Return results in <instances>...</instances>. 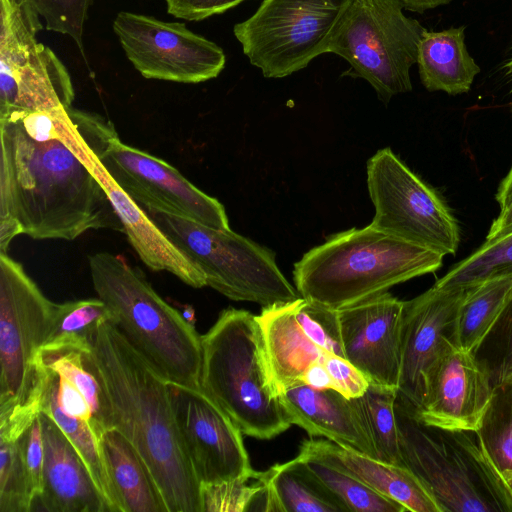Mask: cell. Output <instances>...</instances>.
<instances>
[{
    "mask_svg": "<svg viewBox=\"0 0 512 512\" xmlns=\"http://www.w3.org/2000/svg\"><path fill=\"white\" fill-rule=\"evenodd\" d=\"M98 443L118 512H168L148 466L121 432L107 429Z\"/></svg>",
    "mask_w": 512,
    "mask_h": 512,
    "instance_id": "cb8c5ba5",
    "label": "cell"
},
{
    "mask_svg": "<svg viewBox=\"0 0 512 512\" xmlns=\"http://www.w3.org/2000/svg\"><path fill=\"white\" fill-rule=\"evenodd\" d=\"M417 65L428 91L450 95L467 93L480 72L465 45V26L425 30L418 46Z\"/></svg>",
    "mask_w": 512,
    "mask_h": 512,
    "instance_id": "d4e9b609",
    "label": "cell"
},
{
    "mask_svg": "<svg viewBox=\"0 0 512 512\" xmlns=\"http://www.w3.org/2000/svg\"><path fill=\"white\" fill-rule=\"evenodd\" d=\"M18 438L0 437V512H31L33 507Z\"/></svg>",
    "mask_w": 512,
    "mask_h": 512,
    "instance_id": "8d00e7d4",
    "label": "cell"
},
{
    "mask_svg": "<svg viewBox=\"0 0 512 512\" xmlns=\"http://www.w3.org/2000/svg\"><path fill=\"white\" fill-rule=\"evenodd\" d=\"M245 0H165L167 12L179 19L201 21L224 13Z\"/></svg>",
    "mask_w": 512,
    "mask_h": 512,
    "instance_id": "b9f144b4",
    "label": "cell"
},
{
    "mask_svg": "<svg viewBox=\"0 0 512 512\" xmlns=\"http://www.w3.org/2000/svg\"><path fill=\"white\" fill-rule=\"evenodd\" d=\"M272 512H342L346 509L294 459L264 471Z\"/></svg>",
    "mask_w": 512,
    "mask_h": 512,
    "instance_id": "83f0119b",
    "label": "cell"
},
{
    "mask_svg": "<svg viewBox=\"0 0 512 512\" xmlns=\"http://www.w3.org/2000/svg\"><path fill=\"white\" fill-rule=\"evenodd\" d=\"M403 9L423 13L438 6L449 4L452 0H397Z\"/></svg>",
    "mask_w": 512,
    "mask_h": 512,
    "instance_id": "bcb514c9",
    "label": "cell"
},
{
    "mask_svg": "<svg viewBox=\"0 0 512 512\" xmlns=\"http://www.w3.org/2000/svg\"><path fill=\"white\" fill-rule=\"evenodd\" d=\"M100 160L141 207L184 217L217 229H230L224 206L177 169L145 151L114 138Z\"/></svg>",
    "mask_w": 512,
    "mask_h": 512,
    "instance_id": "5bb4252c",
    "label": "cell"
},
{
    "mask_svg": "<svg viewBox=\"0 0 512 512\" xmlns=\"http://www.w3.org/2000/svg\"><path fill=\"white\" fill-rule=\"evenodd\" d=\"M475 434L489 464L512 495V376L493 386Z\"/></svg>",
    "mask_w": 512,
    "mask_h": 512,
    "instance_id": "f1b7e54d",
    "label": "cell"
},
{
    "mask_svg": "<svg viewBox=\"0 0 512 512\" xmlns=\"http://www.w3.org/2000/svg\"><path fill=\"white\" fill-rule=\"evenodd\" d=\"M37 375L34 387L25 402L37 405L38 412L49 415L75 446L89 468L110 512H118L115 497L102 461L99 443L88 422L69 416L57 400V374L35 364ZM24 405V404H23Z\"/></svg>",
    "mask_w": 512,
    "mask_h": 512,
    "instance_id": "484cf974",
    "label": "cell"
},
{
    "mask_svg": "<svg viewBox=\"0 0 512 512\" xmlns=\"http://www.w3.org/2000/svg\"><path fill=\"white\" fill-rule=\"evenodd\" d=\"M202 512H272L264 471L219 483L201 484Z\"/></svg>",
    "mask_w": 512,
    "mask_h": 512,
    "instance_id": "836d02e7",
    "label": "cell"
},
{
    "mask_svg": "<svg viewBox=\"0 0 512 512\" xmlns=\"http://www.w3.org/2000/svg\"><path fill=\"white\" fill-rule=\"evenodd\" d=\"M395 413L403 464L441 512H512V495L474 431L427 426L398 396Z\"/></svg>",
    "mask_w": 512,
    "mask_h": 512,
    "instance_id": "8992f818",
    "label": "cell"
},
{
    "mask_svg": "<svg viewBox=\"0 0 512 512\" xmlns=\"http://www.w3.org/2000/svg\"><path fill=\"white\" fill-rule=\"evenodd\" d=\"M443 257L369 224L331 235L306 252L294 264L293 278L301 297L339 310L435 272Z\"/></svg>",
    "mask_w": 512,
    "mask_h": 512,
    "instance_id": "3957f363",
    "label": "cell"
},
{
    "mask_svg": "<svg viewBox=\"0 0 512 512\" xmlns=\"http://www.w3.org/2000/svg\"><path fill=\"white\" fill-rule=\"evenodd\" d=\"M403 307L385 292L337 310L344 357L370 384L398 390Z\"/></svg>",
    "mask_w": 512,
    "mask_h": 512,
    "instance_id": "ac0fdd59",
    "label": "cell"
},
{
    "mask_svg": "<svg viewBox=\"0 0 512 512\" xmlns=\"http://www.w3.org/2000/svg\"><path fill=\"white\" fill-rule=\"evenodd\" d=\"M311 476L346 511L407 512L406 508L374 491L353 476L316 459L297 455Z\"/></svg>",
    "mask_w": 512,
    "mask_h": 512,
    "instance_id": "1f68e13d",
    "label": "cell"
},
{
    "mask_svg": "<svg viewBox=\"0 0 512 512\" xmlns=\"http://www.w3.org/2000/svg\"><path fill=\"white\" fill-rule=\"evenodd\" d=\"M279 399L291 424L314 436H323L376 458L363 419L353 399L334 389L318 390L298 383Z\"/></svg>",
    "mask_w": 512,
    "mask_h": 512,
    "instance_id": "7402d4cb",
    "label": "cell"
},
{
    "mask_svg": "<svg viewBox=\"0 0 512 512\" xmlns=\"http://www.w3.org/2000/svg\"><path fill=\"white\" fill-rule=\"evenodd\" d=\"M93 288L130 345L169 383L200 388L201 335L121 256L89 257Z\"/></svg>",
    "mask_w": 512,
    "mask_h": 512,
    "instance_id": "277c9868",
    "label": "cell"
},
{
    "mask_svg": "<svg viewBox=\"0 0 512 512\" xmlns=\"http://www.w3.org/2000/svg\"><path fill=\"white\" fill-rule=\"evenodd\" d=\"M201 390L240 431L272 439L292 424L276 393L257 316L227 308L203 335Z\"/></svg>",
    "mask_w": 512,
    "mask_h": 512,
    "instance_id": "5b68a950",
    "label": "cell"
},
{
    "mask_svg": "<svg viewBox=\"0 0 512 512\" xmlns=\"http://www.w3.org/2000/svg\"><path fill=\"white\" fill-rule=\"evenodd\" d=\"M499 277H512V231L486 240L434 285L444 289L468 288Z\"/></svg>",
    "mask_w": 512,
    "mask_h": 512,
    "instance_id": "d6a6232c",
    "label": "cell"
},
{
    "mask_svg": "<svg viewBox=\"0 0 512 512\" xmlns=\"http://www.w3.org/2000/svg\"><path fill=\"white\" fill-rule=\"evenodd\" d=\"M55 305L19 262L0 252V415L27 401Z\"/></svg>",
    "mask_w": 512,
    "mask_h": 512,
    "instance_id": "7c38bea8",
    "label": "cell"
},
{
    "mask_svg": "<svg viewBox=\"0 0 512 512\" xmlns=\"http://www.w3.org/2000/svg\"><path fill=\"white\" fill-rule=\"evenodd\" d=\"M88 341H64L42 345L35 364L47 368L74 384L86 397L93 414L97 439L112 428L111 414L101 383L86 359Z\"/></svg>",
    "mask_w": 512,
    "mask_h": 512,
    "instance_id": "4316f807",
    "label": "cell"
},
{
    "mask_svg": "<svg viewBox=\"0 0 512 512\" xmlns=\"http://www.w3.org/2000/svg\"><path fill=\"white\" fill-rule=\"evenodd\" d=\"M397 396L396 388L369 384L365 393L353 401L363 419L376 458L404 466L395 413Z\"/></svg>",
    "mask_w": 512,
    "mask_h": 512,
    "instance_id": "4dcf8cb0",
    "label": "cell"
},
{
    "mask_svg": "<svg viewBox=\"0 0 512 512\" xmlns=\"http://www.w3.org/2000/svg\"><path fill=\"white\" fill-rule=\"evenodd\" d=\"M257 320L278 396L287 388L302 383L308 366L324 361L329 353L303 331L296 318L294 300L262 307Z\"/></svg>",
    "mask_w": 512,
    "mask_h": 512,
    "instance_id": "603a6c76",
    "label": "cell"
},
{
    "mask_svg": "<svg viewBox=\"0 0 512 512\" xmlns=\"http://www.w3.org/2000/svg\"><path fill=\"white\" fill-rule=\"evenodd\" d=\"M28 3L47 30L68 35L83 52V33L93 0H11Z\"/></svg>",
    "mask_w": 512,
    "mask_h": 512,
    "instance_id": "74e56055",
    "label": "cell"
},
{
    "mask_svg": "<svg viewBox=\"0 0 512 512\" xmlns=\"http://www.w3.org/2000/svg\"><path fill=\"white\" fill-rule=\"evenodd\" d=\"M367 187L375 208L370 225L406 242L454 255L458 224L437 192L389 148L367 162Z\"/></svg>",
    "mask_w": 512,
    "mask_h": 512,
    "instance_id": "30bf717a",
    "label": "cell"
},
{
    "mask_svg": "<svg viewBox=\"0 0 512 512\" xmlns=\"http://www.w3.org/2000/svg\"><path fill=\"white\" fill-rule=\"evenodd\" d=\"M0 3V115L72 107L75 92L68 70L37 41L41 17L25 2Z\"/></svg>",
    "mask_w": 512,
    "mask_h": 512,
    "instance_id": "8fae6325",
    "label": "cell"
},
{
    "mask_svg": "<svg viewBox=\"0 0 512 512\" xmlns=\"http://www.w3.org/2000/svg\"><path fill=\"white\" fill-rule=\"evenodd\" d=\"M493 385L473 353L447 347L428 369L416 418L427 426L476 431Z\"/></svg>",
    "mask_w": 512,
    "mask_h": 512,
    "instance_id": "e0dca14e",
    "label": "cell"
},
{
    "mask_svg": "<svg viewBox=\"0 0 512 512\" xmlns=\"http://www.w3.org/2000/svg\"><path fill=\"white\" fill-rule=\"evenodd\" d=\"M323 364L327 369L333 389L348 399L362 396L369 387L365 375L346 358L327 353Z\"/></svg>",
    "mask_w": 512,
    "mask_h": 512,
    "instance_id": "60d3db41",
    "label": "cell"
},
{
    "mask_svg": "<svg viewBox=\"0 0 512 512\" xmlns=\"http://www.w3.org/2000/svg\"><path fill=\"white\" fill-rule=\"evenodd\" d=\"M44 462L42 488L33 503L48 512H110L85 461L47 414L39 412ZM32 508V511H33Z\"/></svg>",
    "mask_w": 512,
    "mask_h": 512,
    "instance_id": "ffe728a7",
    "label": "cell"
},
{
    "mask_svg": "<svg viewBox=\"0 0 512 512\" xmlns=\"http://www.w3.org/2000/svg\"><path fill=\"white\" fill-rule=\"evenodd\" d=\"M86 359L105 393L112 428L143 458L168 512H202L200 483L178 432L169 382L111 320L101 322L90 336Z\"/></svg>",
    "mask_w": 512,
    "mask_h": 512,
    "instance_id": "7a4b0ae2",
    "label": "cell"
},
{
    "mask_svg": "<svg viewBox=\"0 0 512 512\" xmlns=\"http://www.w3.org/2000/svg\"><path fill=\"white\" fill-rule=\"evenodd\" d=\"M512 231V204L500 211L499 215L494 219L486 240H493L504 236Z\"/></svg>",
    "mask_w": 512,
    "mask_h": 512,
    "instance_id": "f6af8a7d",
    "label": "cell"
},
{
    "mask_svg": "<svg viewBox=\"0 0 512 512\" xmlns=\"http://www.w3.org/2000/svg\"><path fill=\"white\" fill-rule=\"evenodd\" d=\"M512 291V277L489 279L468 289L458 309L454 343L473 353L488 334Z\"/></svg>",
    "mask_w": 512,
    "mask_h": 512,
    "instance_id": "f546056e",
    "label": "cell"
},
{
    "mask_svg": "<svg viewBox=\"0 0 512 512\" xmlns=\"http://www.w3.org/2000/svg\"><path fill=\"white\" fill-rule=\"evenodd\" d=\"M185 454L201 484L253 475L242 432L201 389L169 383Z\"/></svg>",
    "mask_w": 512,
    "mask_h": 512,
    "instance_id": "9a60e30c",
    "label": "cell"
},
{
    "mask_svg": "<svg viewBox=\"0 0 512 512\" xmlns=\"http://www.w3.org/2000/svg\"><path fill=\"white\" fill-rule=\"evenodd\" d=\"M57 400L69 416L88 422L93 431V414L83 393L71 382L57 374Z\"/></svg>",
    "mask_w": 512,
    "mask_h": 512,
    "instance_id": "7bdbcfd3",
    "label": "cell"
},
{
    "mask_svg": "<svg viewBox=\"0 0 512 512\" xmlns=\"http://www.w3.org/2000/svg\"><path fill=\"white\" fill-rule=\"evenodd\" d=\"M469 288L433 285L404 301L398 397L414 410L421 404L428 369L447 347L455 345L456 317Z\"/></svg>",
    "mask_w": 512,
    "mask_h": 512,
    "instance_id": "2e32d148",
    "label": "cell"
},
{
    "mask_svg": "<svg viewBox=\"0 0 512 512\" xmlns=\"http://www.w3.org/2000/svg\"><path fill=\"white\" fill-rule=\"evenodd\" d=\"M18 443L30 490L35 501L42 488V470L44 462V443L39 414L19 436Z\"/></svg>",
    "mask_w": 512,
    "mask_h": 512,
    "instance_id": "ab89813d",
    "label": "cell"
},
{
    "mask_svg": "<svg viewBox=\"0 0 512 512\" xmlns=\"http://www.w3.org/2000/svg\"><path fill=\"white\" fill-rule=\"evenodd\" d=\"M301 382L318 390L333 389L331 377L323 361L311 363L303 373Z\"/></svg>",
    "mask_w": 512,
    "mask_h": 512,
    "instance_id": "ee69618b",
    "label": "cell"
},
{
    "mask_svg": "<svg viewBox=\"0 0 512 512\" xmlns=\"http://www.w3.org/2000/svg\"><path fill=\"white\" fill-rule=\"evenodd\" d=\"M105 320H111V315L98 297L56 303L43 345L72 340L88 341Z\"/></svg>",
    "mask_w": 512,
    "mask_h": 512,
    "instance_id": "e575fe53",
    "label": "cell"
},
{
    "mask_svg": "<svg viewBox=\"0 0 512 512\" xmlns=\"http://www.w3.org/2000/svg\"><path fill=\"white\" fill-rule=\"evenodd\" d=\"M116 137H104L89 143L84 149L83 159L106 192L129 243L150 269L170 272L193 288L207 286L200 268L162 232L103 166L100 155Z\"/></svg>",
    "mask_w": 512,
    "mask_h": 512,
    "instance_id": "d6986e66",
    "label": "cell"
},
{
    "mask_svg": "<svg viewBox=\"0 0 512 512\" xmlns=\"http://www.w3.org/2000/svg\"><path fill=\"white\" fill-rule=\"evenodd\" d=\"M496 200L500 210L506 209L512 204V167L499 185Z\"/></svg>",
    "mask_w": 512,
    "mask_h": 512,
    "instance_id": "7dc6e473",
    "label": "cell"
},
{
    "mask_svg": "<svg viewBox=\"0 0 512 512\" xmlns=\"http://www.w3.org/2000/svg\"><path fill=\"white\" fill-rule=\"evenodd\" d=\"M143 209L200 268L207 286L227 298L265 307L300 297L279 269L272 250L231 229H217L174 214Z\"/></svg>",
    "mask_w": 512,
    "mask_h": 512,
    "instance_id": "52a82bcc",
    "label": "cell"
},
{
    "mask_svg": "<svg viewBox=\"0 0 512 512\" xmlns=\"http://www.w3.org/2000/svg\"><path fill=\"white\" fill-rule=\"evenodd\" d=\"M302 457L316 459L358 479L411 512H441L420 480L405 466L384 462L331 440H306Z\"/></svg>",
    "mask_w": 512,
    "mask_h": 512,
    "instance_id": "44dd1931",
    "label": "cell"
},
{
    "mask_svg": "<svg viewBox=\"0 0 512 512\" xmlns=\"http://www.w3.org/2000/svg\"><path fill=\"white\" fill-rule=\"evenodd\" d=\"M185 320L195 326V313L194 310L191 307H186L183 312H181Z\"/></svg>",
    "mask_w": 512,
    "mask_h": 512,
    "instance_id": "c3c4849f",
    "label": "cell"
},
{
    "mask_svg": "<svg viewBox=\"0 0 512 512\" xmlns=\"http://www.w3.org/2000/svg\"><path fill=\"white\" fill-rule=\"evenodd\" d=\"M402 10L397 0H353L328 51L345 59L346 74L366 80L384 104L412 90L410 68L426 30Z\"/></svg>",
    "mask_w": 512,
    "mask_h": 512,
    "instance_id": "ba28073f",
    "label": "cell"
},
{
    "mask_svg": "<svg viewBox=\"0 0 512 512\" xmlns=\"http://www.w3.org/2000/svg\"><path fill=\"white\" fill-rule=\"evenodd\" d=\"M294 306L296 318L306 335L323 350L344 357L337 310L301 296L294 300Z\"/></svg>",
    "mask_w": 512,
    "mask_h": 512,
    "instance_id": "f35d334b",
    "label": "cell"
},
{
    "mask_svg": "<svg viewBox=\"0 0 512 512\" xmlns=\"http://www.w3.org/2000/svg\"><path fill=\"white\" fill-rule=\"evenodd\" d=\"M114 125L73 107L0 115V252L13 238L74 240L92 229L123 232L102 185L83 159Z\"/></svg>",
    "mask_w": 512,
    "mask_h": 512,
    "instance_id": "6da1fadb",
    "label": "cell"
},
{
    "mask_svg": "<svg viewBox=\"0 0 512 512\" xmlns=\"http://www.w3.org/2000/svg\"><path fill=\"white\" fill-rule=\"evenodd\" d=\"M113 30L134 68L147 79L195 84L224 69L223 49L184 23L121 11Z\"/></svg>",
    "mask_w": 512,
    "mask_h": 512,
    "instance_id": "4fadbf2b",
    "label": "cell"
},
{
    "mask_svg": "<svg viewBox=\"0 0 512 512\" xmlns=\"http://www.w3.org/2000/svg\"><path fill=\"white\" fill-rule=\"evenodd\" d=\"M353 0H262L233 28L250 63L266 78H283L328 53Z\"/></svg>",
    "mask_w": 512,
    "mask_h": 512,
    "instance_id": "9c48e42d",
    "label": "cell"
},
{
    "mask_svg": "<svg viewBox=\"0 0 512 512\" xmlns=\"http://www.w3.org/2000/svg\"><path fill=\"white\" fill-rule=\"evenodd\" d=\"M473 355L493 386L512 376V291Z\"/></svg>",
    "mask_w": 512,
    "mask_h": 512,
    "instance_id": "d590c367",
    "label": "cell"
},
{
    "mask_svg": "<svg viewBox=\"0 0 512 512\" xmlns=\"http://www.w3.org/2000/svg\"><path fill=\"white\" fill-rule=\"evenodd\" d=\"M509 67H510V71L512 72V60H511V62L509 63Z\"/></svg>",
    "mask_w": 512,
    "mask_h": 512,
    "instance_id": "681fc988",
    "label": "cell"
}]
</instances>
